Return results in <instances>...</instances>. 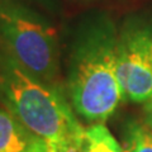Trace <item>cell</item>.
Listing matches in <instances>:
<instances>
[{
	"instance_id": "52a82bcc",
	"label": "cell",
	"mask_w": 152,
	"mask_h": 152,
	"mask_svg": "<svg viewBox=\"0 0 152 152\" xmlns=\"http://www.w3.org/2000/svg\"><path fill=\"white\" fill-rule=\"evenodd\" d=\"M124 152H152V127L148 123H129L126 131Z\"/></svg>"
},
{
	"instance_id": "7a4b0ae2",
	"label": "cell",
	"mask_w": 152,
	"mask_h": 152,
	"mask_svg": "<svg viewBox=\"0 0 152 152\" xmlns=\"http://www.w3.org/2000/svg\"><path fill=\"white\" fill-rule=\"evenodd\" d=\"M72 109L90 122L103 123L124 99L117 77V39L109 27L89 31L75 51L69 77Z\"/></svg>"
},
{
	"instance_id": "5b68a950",
	"label": "cell",
	"mask_w": 152,
	"mask_h": 152,
	"mask_svg": "<svg viewBox=\"0 0 152 152\" xmlns=\"http://www.w3.org/2000/svg\"><path fill=\"white\" fill-rule=\"evenodd\" d=\"M0 152H47V143L9 109L0 108Z\"/></svg>"
},
{
	"instance_id": "8992f818",
	"label": "cell",
	"mask_w": 152,
	"mask_h": 152,
	"mask_svg": "<svg viewBox=\"0 0 152 152\" xmlns=\"http://www.w3.org/2000/svg\"><path fill=\"white\" fill-rule=\"evenodd\" d=\"M83 152H124V148L103 123H95L85 129Z\"/></svg>"
},
{
	"instance_id": "ba28073f",
	"label": "cell",
	"mask_w": 152,
	"mask_h": 152,
	"mask_svg": "<svg viewBox=\"0 0 152 152\" xmlns=\"http://www.w3.org/2000/svg\"><path fill=\"white\" fill-rule=\"evenodd\" d=\"M141 32H142V38H143L147 52L150 53V57L152 60V29H145V28H141Z\"/></svg>"
},
{
	"instance_id": "3957f363",
	"label": "cell",
	"mask_w": 152,
	"mask_h": 152,
	"mask_svg": "<svg viewBox=\"0 0 152 152\" xmlns=\"http://www.w3.org/2000/svg\"><path fill=\"white\" fill-rule=\"evenodd\" d=\"M0 39L14 61L41 81L57 72L55 31L26 9L9 0H0Z\"/></svg>"
},
{
	"instance_id": "277c9868",
	"label": "cell",
	"mask_w": 152,
	"mask_h": 152,
	"mask_svg": "<svg viewBox=\"0 0 152 152\" xmlns=\"http://www.w3.org/2000/svg\"><path fill=\"white\" fill-rule=\"evenodd\" d=\"M117 77L128 100L147 103L152 99V60L141 28L128 29L117 39Z\"/></svg>"
},
{
	"instance_id": "6da1fadb",
	"label": "cell",
	"mask_w": 152,
	"mask_h": 152,
	"mask_svg": "<svg viewBox=\"0 0 152 152\" xmlns=\"http://www.w3.org/2000/svg\"><path fill=\"white\" fill-rule=\"evenodd\" d=\"M0 61V90L8 109L46 142L47 150L85 143V128L62 95L34 77L10 56Z\"/></svg>"
},
{
	"instance_id": "9c48e42d",
	"label": "cell",
	"mask_w": 152,
	"mask_h": 152,
	"mask_svg": "<svg viewBox=\"0 0 152 152\" xmlns=\"http://www.w3.org/2000/svg\"><path fill=\"white\" fill-rule=\"evenodd\" d=\"M146 113H147V123L152 127V99L146 103Z\"/></svg>"
}]
</instances>
